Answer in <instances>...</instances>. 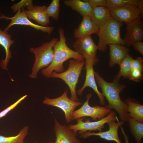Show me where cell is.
I'll list each match as a JSON object with an SVG mask.
<instances>
[{"instance_id":"1","label":"cell","mask_w":143,"mask_h":143,"mask_svg":"<svg viewBox=\"0 0 143 143\" xmlns=\"http://www.w3.org/2000/svg\"><path fill=\"white\" fill-rule=\"evenodd\" d=\"M94 76L95 81L101 89V93L107 101L108 104L105 106L111 109L115 110L121 121H127L128 116L127 106L120 96V93L125 88V86L115 81L108 82L97 72H95Z\"/></svg>"},{"instance_id":"2","label":"cell","mask_w":143,"mask_h":143,"mask_svg":"<svg viewBox=\"0 0 143 143\" xmlns=\"http://www.w3.org/2000/svg\"><path fill=\"white\" fill-rule=\"evenodd\" d=\"M58 32L59 39L56 42L53 47L54 55L53 61L48 66L42 70L43 75L47 78L50 77L53 72L60 73L64 71L63 64L68 59L73 58L80 61L84 59L82 55L68 46L64 30L59 27Z\"/></svg>"},{"instance_id":"3","label":"cell","mask_w":143,"mask_h":143,"mask_svg":"<svg viewBox=\"0 0 143 143\" xmlns=\"http://www.w3.org/2000/svg\"><path fill=\"white\" fill-rule=\"evenodd\" d=\"M122 25L123 23L119 22L111 17L102 27L99 28L97 34L99 38L98 50L105 52L107 45L109 44L126 45L120 35V28Z\"/></svg>"},{"instance_id":"4","label":"cell","mask_w":143,"mask_h":143,"mask_svg":"<svg viewBox=\"0 0 143 143\" xmlns=\"http://www.w3.org/2000/svg\"><path fill=\"white\" fill-rule=\"evenodd\" d=\"M85 64L84 60L72 59L69 61L68 68L66 70L60 73L53 72L51 75L50 77L60 78L68 85L70 91V99L73 101H79L77 95L76 87Z\"/></svg>"},{"instance_id":"5","label":"cell","mask_w":143,"mask_h":143,"mask_svg":"<svg viewBox=\"0 0 143 143\" xmlns=\"http://www.w3.org/2000/svg\"><path fill=\"white\" fill-rule=\"evenodd\" d=\"M58 40L53 38L49 42H44L38 47L30 48V51L34 53L35 57L32 73L29 75L30 78H36L39 71L47 67L51 63L54 55L53 47Z\"/></svg>"},{"instance_id":"6","label":"cell","mask_w":143,"mask_h":143,"mask_svg":"<svg viewBox=\"0 0 143 143\" xmlns=\"http://www.w3.org/2000/svg\"><path fill=\"white\" fill-rule=\"evenodd\" d=\"M85 117L76 119L77 123L74 124H70L69 128L74 132H78L81 135L86 132L98 131H102L105 124L113 121H115L118 119L116 115V113L112 111L106 116L100 120L91 121L89 119H86L85 121L83 120Z\"/></svg>"},{"instance_id":"7","label":"cell","mask_w":143,"mask_h":143,"mask_svg":"<svg viewBox=\"0 0 143 143\" xmlns=\"http://www.w3.org/2000/svg\"><path fill=\"white\" fill-rule=\"evenodd\" d=\"M68 89H67L60 96L54 99L45 97L43 101L44 104L57 107L64 112L65 118L67 123L72 119V115L75 109L82 105V102L73 101L69 98L67 95Z\"/></svg>"},{"instance_id":"8","label":"cell","mask_w":143,"mask_h":143,"mask_svg":"<svg viewBox=\"0 0 143 143\" xmlns=\"http://www.w3.org/2000/svg\"><path fill=\"white\" fill-rule=\"evenodd\" d=\"M92 95L91 93L87 94L86 96V100L79 108L74 111L72 115L73 120L89 117L94 121H96L104 118L111 112V109L106 106H91L89 101Z\"/></svg>"},{"instance_id":"9","label":"cell","mask_w":143,"mask_h":143,"mask_svg":"<svg viewBox=\"0 0 143 143\" xmlns=\"http://www.w3.org/2000/svg\"><path fill=\"white\" fill-rule=\"evenodd\" d=\"M73 47L74 51L82 55L85 61H91L94 65L98 62L99 60L96 55L97 46L91 36L77 39Z\"/></svg>"},{"instance_id":"10","label":"cell","mask_w":143,"mask_h":143,"mask_svg":"<svg viewBox=\"0 0 143 143\" xmlns=\"http://www.w3.org/2000/svg\"><path fill=\"white\" fill-rule=\"evenodd\" d=\"M22 9V11L20 9L16 12L15 15L13 17H9L3 15L0 16V19H5L6 20H10L11 22L4 30L7 31L13 25H21L29 26L34 28L37 30H40L45 33H47L50 35L54 30L53 27L43 26L40 25L33 23L28 19L24 11V8Z\"/></svg>"},{"instance_id":"11","label":"cell","mask_w":143,"mask_h":143,"mask_svg":"<svg viewBox=\"0 0 143 143\" xmlns=\"http://www.w3.org/2000/svg\"><path fill=\"white\" fill-rule=\"evenodd\" d=\"M109 8L112 17L126 24L139 18L141 15L137 7L131 5Z\"/></svg>"},{"instance_id":"12","label":"cell","mask_w":143,"mask_h":143,"mask_svg":"<svg viewBox=\"0 0 143 143\" xmlns=\"http://www.w3.org/2000/svg\"><path fill=\"white\" fill-rule=\"evenodd\" d=\"M125 27L126 33L123 39L128 47L134 43L143 40V23L139 18L127 23Z\"/></svg>"},{"instance_id":"13","label":"cell","mask_w":143,"mask_h":143,"mask_svg":"<svg viewBox=\"0 0 143 143\" xmlns=\"http://www.w3.org/2000/svg\"><path fill=\"white\" fill-rule=\"evenodd\" d=\"M117 122L115 121L110 122L107 124L109 126V129L105 131L99 132H86L80 135L79 137L85 138L92 136H97L100 138L109 141H114L117 143H122L119 138L118 131L119 128L124 123L123 121Z\"/></svg>"},{"instance_id":"14","label":"cell","mask_w":143,"mask_h":143,"mask_svg":"<svg viewBox=\"0 0 143 143\" xmlns=\"http://www.w3.org/2000/svg\"><path fill=\"white\" fill-rule=\"evenodd\" d=\"M54 122L55 143H82L77 137V133L70 129L68 126L60 124L55 118Z\"/></svg>"},{"instance_id":"15","label":"cell","mask_w":143,"mask_h":143,"mask_svg":"<svg viewBox=\"0 0 143 143\" xmlns=\"http://www.w3.org/2000/svg\"><path fill=\"white\" fill-rule=\"evenodd\" d=\"M85 65L86 70L85 81L82 87L76 91L77 93L81 96L85 88L87 87H90L98 95L101 105L104 106L105 105V98L98 90L95 78V71L93 67L94 64L91 61H85Z\"/></svg>"},{"instance_id":"16","label":"cell","mask_w":143,"mask_h":143,"mask_svg":"<svg viewBox=\"0 0 143 143\" xmlns=\"http://www.w3.org/2000/svg\"><path fill=\"white\" fill-rule=\"evenodd\" d=\"M99 29L89 16H84L78 27L74 30V36L78 39L91 36L92 34H97Z\"/></svg>"},{"instance_id":"17","label":"cell","mask_w":143,"mask_h":143,"mask_svg":"<svg viewBox=\"0 0 143 143\" xmlns=\"http://www.w3.org/2000/svg\"><path fill=\"white\" fill-rule=\"evenodd\" d=\"M110 48V59L109 64L110 67L116 64H119L129 55V49L124 45L116 44H108Z\"/></svg>"},{"instance_id":"18","label":"cell","mask_w":143,"mask_h":143,"mask_svg":"<svg viewBox=\"0 0 143 143\" xmlns=\"http://www.w3.org/2000/svg\"><path fill=\"white\" fill-rule=\"evenodd\" d=\"M46 5H35L29 10L24 9V11L28 18L33 19L40 25L46 26L50 23L49 18L48 15Z\"/></svg>"},{"instance_id":"19","label":"cell","mask_w":143,"mask_h":143,"mask_svg":"<svg viewBox=\"0 0 143 143\" xmlns=\"http://www.w3.org/2000/svg\"><path fill=\"white\" fill-rule=\"evenodd\" d=\"M89 16L91 21L99 29L102 27L112 17L109 8L101 6L92 8Z\"/></svg>"},{"instance_id":"20","label":"cell","mask_w":143,"mask_h":143,"mask_svg":"<svg viewBox=\"0 0 143 143\" xmlns=\"http://www.w3.org/2000/svg\"><path fill=\"white\" fill-rule=\"evenodd\" d=\"M14 42V41L12 39L11 35L7 32L2 30L0 28V44L4 47L6 52L5 59L2 60L0 63L1 67L3 69L7 70L8 64L12 57L10 48Z\"/></svg>"},{"instance_id":"21","label":"cell","mask_w":143,"mask_h":143,"mask_svg":"<svg viewBox=\"0 0 143 143\" xmlns=\"http://www.w3.org/2000/svg\"><path fill=\"white\" fill-rule=\"evenodd\" d=\"M128 116L143 123V105L133 98L129 97L125 100Z\"/></svg>"},{"instance_id":"22","label":"cell","mask_w":143,"mask_h":143,"mask_svg":"<svg viewBox=\"0 0 143 143\" xmlns=\"http://www.w3.org/2000/svg\"><path fill=\"white\" fill-rule=\"evenodd\" d=\"M64 4L79 13L83 17L89 16L92 8L89 4L84 1L80 0H65Z\"/></svg>"},{"instance_id":"23","label":"cell","mask_w":143,"mask_h":143,"mask_svg":"<svg viewBox=\"0 0 143 143\" xmlns=\"http://www.w3.org/2000/svg\"><path fill=\"white\" fill-rule=\"evenodd\" d=\"M133 59L129 55L119 64L120 69L118 73L114 77L113 81L119 82L121 77L128 78L132 70L131 63Z\"/></svg>"},{"instance_id":"24","label":"cell","mask_w":143,"mask_h":143,"mask_svg":"<svg viewBox=\"0 0 143 143\" xmlns=\"http://www.w3.org/2000/svg\"><path fill=\"white\" fill-rule=\"evenodd\" d=\"M130 131L136 143H141L143 137V123L139 122L128 116Z\"/></svg>"},{"instance_id":"25","label":"cell","mask_w":143,"mask_h":143,"mask_svg":"<svg viewBox=\"0 0 143 143\" xmlns=\"http://www.w3.org/2000/svg\"><path fill=\"white\" fill-rule=\"evenodd\" d=\"M29 127L25 126L15 136L5 137L0 135V143H24V139L27 135Z\"/></svg>"},{"instance_id":"26","label":"cell","mask_w":143,"mask_h":143,"mask_svg":"<svg viewBox=\"0 0 143 143\" xmlns=\"http://www.w3.org/2000/svg\"><path fill=\"white\" fill-rule=\"evenodd\" d=\"M60 6V0H52L46 9L48 16L57 20L59 18Z\"/></svg>"},{"instance_id":"27","label":"cell","mask_w":143,"mask_h":143,"mask_svg":"<svg viewBox=\"0 0 143 143\" xmlns=\"http://www.w3.org/2000/svg\"><path fill=\"white\" fill-rule=\"evenodd\" d=\"M106 7L110 8L131 5L137 7L138 0H106Z\"/></svg>"},{"instance_id":"28","label":"cell","mask_w":143,"mask_h":143,"mask_svg":"<svg viewBox=\"0 0 143 143\" xmlns=\"http://www.w3.org/2000/svg\"><path fill=\"white\" fill-rule=\"evenodd\" d=\"M33 2L32 0H22L18 3L13 5L11 8L14 12L25 7H26L27 10H29L34 7Z\"/></svg>"},{"instance_id":"29","label":"cell","mask_w":143,"mask_h":143,"mask_svg":"<svg viewBox=\"0 0 143 143\" xmlns=\"http://www.w3.org/2000/svg\"><path fill=\"white\" fill-rule=\"evenodd\" d=\"M143 71L138 69L132 70L128 78L130 80L139 82L143 79Z\"/></svg>"},{"instance_id":"30","label":"cell","mask_w":143,"mask_h":143,"mask_svg":"<svg viewBox=\"0 0 143 143\" xmlns=\"http://www.w3.org/2000/svg\"><path fill=\"white\" fill-rule=\"evenodd\" d=\"M28 95H25L23 96L14 103L0 112V118L5 116L11 110L14 109Z\"/></svg>"},{"instance_id":"31","label":"cell","mask_w":143,"mask_h":143,"mask_svg":"<svg viewBox=\"0 0 143 143\" xmlns=\"http://www.w3.org/2000/svg\"><path fill=\"white\" fill-rule=\"evenodd\" d=\"M132 70L138 69L143 70V60L140 57H138L136 59H133L131 63Z\"/></svg>"},{"instance_id":"32","label":"cell","mask_w":143,"mask_h":143,"mask_svg":"<svg viewBox=\"0 0 143 143\" xmlns=\"http://www.w3.org/2000/svg\"><path fill=\"white\" fill-rule=\"evenodd\" d=\"M87 2L92 8L97 7H106V0H87Z\"/></svg>"},{"instance_id":"33","label":"cell","mask_w":143,"mask_h":143,"mask_svg":"<svg viewBox=\"0 0 143 143\" xmlns=\"http://www.w3.org/2000/svg\"><path fill=\"white\" fill-rule=\"evenodd\" d=\"M132 46L134 49L143 55V42L139 41L135 42L133 43Z\"/></svg>"},{"instance_id":"34","label":"cell","mask_w":143,"mask_h":143,"mask_svg":"<svg viewBox=\"0 0 143 143\" xmlns=\"http://www.w3.org/2000/svg\"><path fill=\"white\" fill-rule=\"evenodd\" d=\"M137 7L139 10L141 15L139 17L140 19L143 18V0H138Z\"/></svg>"},{"instance_id":"35","label":"cell","mask_w":143,"mask_h":143,"mask_svg":"<svg viewBox=\"0 0 143 143\" xmlns=\"http://www.w3.org/2000/svg\"><path fill=\"white\" fill-rule=\"evenodd\" d=\"M120 127L121 128V132L123 135L124 138L125 140V143H129V137L128 136L126 133L123 128L120 126Z\"/></svg>"},{"instance_id":"36","label":"cell","mask_w":143,"mask_h":143,"mask_svg":"<svg viewBox=\"0 0 143 143\" xmlns=\"http://www.w3.org/2000/svg\"><path fill=\"white\" fill-rule=\"evenodd\" d=\"M48 143H55V142H49Z\"/></svg>"},{"instance_id":"37","label":"cell","mask_w":143,"mask_h":143,"mask_svg":"<svg viewBox=\"0 0 143 143\" xmlns=\"http://www.w3.org/2000/svg\"><path fill=\"white\" fill-rule=\"evenodd\" d=\"M2 15L0 13V16H2Z\"/></svg>"},{"instance_id":"38","label":"cell","mask_w":143,"mask_h":143,"mask_svg":"<svg viewBox=\"0 0 143 143\" xmlns=\"http://www.w3.org/2000/svg\"><path fill=\"white\" fill-rule=\"evenodd\" d=\"M37 143V142H34V143Z\"/></svg>"}]
</instances>
